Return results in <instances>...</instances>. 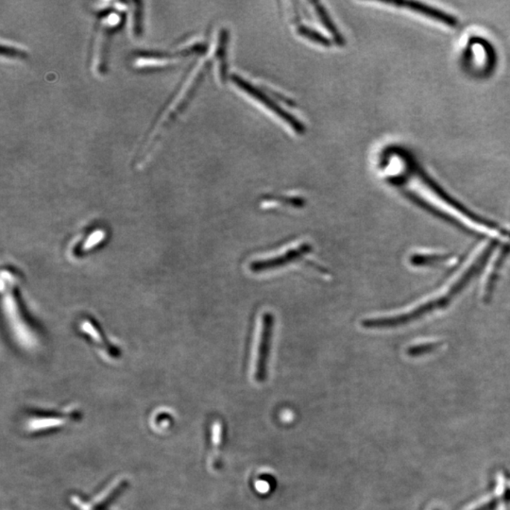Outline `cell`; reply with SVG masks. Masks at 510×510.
I'll return each instance as SVG.
<instances>
[{
  "label": "cell",
  "mask_w": 510,
  "mask_h": 510,
  "mask_svg": "<svg viewBox=\"0 0 510 510\" xmlns=\"http://www.w3.org/2000/svg\"><path fill=\"white\" fill-rule=\"evenodd\" d=\"M401 159L406 173V179L403 180L409 183L411 188H415L416 193L411 194V196L416 202L422 205L424 203L425 207L457 225L463 226V228L471 229L474 232H496L503 234L497 226L477 217L461 203L449 196L409 154L402 153Z\"/></svg>",
  "instance_id": "6da1fadb"
},
{
  "label": "cell",
  "mask_w": 510,
  "mask_h": 510,
  "mask_svg": "<svg viewBox=\"0 0 510 510\" xmlns=\"http://www.w3.org/2000/svg\"><path fill=\"white\" fill-rule=\"evenodd\" d=\"M274 325H275V317L270 312L264 313L261 320L260 337H259L255 374H253V378L257 383H264L267 380Z\"/></svg>",
  "instance_id": "7a4b0ae2"
},
{
  "label": "cell",
  "mask_w": 510,
  "mask_h": 510,
  "mask_svg": "<svg viewBox=\"0 0 510 510\" xmlns=\"http://www.w3.org/2000/svg\"><path fill=\"white\" fill-rule=\"evenodd\" d=\"M121 14L108 13L103 14L98 22L96 63H97V70L100 73H104L107 70L108 49H109L111 35L121 25Z\"/></svg>",
  "instance_id": "3957f363"
},
{
  "label": "cell",
  "mask_w": 510,
  "mask_h": 510,
  "mask_svg": "<svg viewBox=\"0 0 510 510\" xmlns=\"http://www.w3.org/2000/svg\"><path fill=\"white\" fill-rule=\"evenodd\" d=\"M233 81H234V83L237 84L239 88L243 90L247 94L252 96L256 101L265 105V107H267V109L272 111V112L275 113L276 116H278L279 118H281V119H282L285 123L290 125L296 133H302L305 132L304 125H302L298 119L294 118L293 116L290 115V113H287V111L280 107L279 104H277L272 98L267 97L263 92H261V90L255 88L252 84L247 83L246 81L238 77V76L233 77Z\"/></svg>",
  "instance_id": "277c9868"
},
{
  "label": "cell",
  "mask_w": 510,
  "mask_h": 510,
  "mask_svg": "<svg viewBox=\"0 0 510 510\" xmlns=\"http://www.w3.org/2000/svg\"><path fill=\"white\" fill-rule=\"evenodd\" d=\"M311 252L312 246L310 244H301L300 246L293 248V249L287 250V252L282 253L281 255L276 256V257L253 261L250 265V270L253 273H261L269 272V270L281 269V267L287 266V265L293 263V262L300 260V259L307 255Z\"/></svg>",
  "instance_id": "5b68a950"
},
{
  "label": "cell",
  "mask_w": 510,
  "mask_h": 510,
  "mask_svg": "<svg viewBox=\"0 0 510 510\" xmlns=\"http://www.w3.org/2000/svg\"><path fill=\"white\" fill-rule=\"evenodd\" d=\"M384 4L394 6V7L406 9V10L413 11L421 16L432 19L434 21L442 23L450 28H456L459 25V21L454 16L446 14L441 10L430 7V6L422 4L419 2L413 1H392L384 2Z\"/></svg>",
  "instance_id": "8992f818"
},
{
  "label": "cell",
  "mask_w": 510,
  "mask_h": 510,
  "mask_svg": "<svg viewBox=\"0 0 510 510\" xmlns=\"http://www.w3.org/2000/svg\"><path fill=\"white\" fill-rule=\"evenodd\" d=\"M142 3H136L135 11H133V31H135L136 36H141L143 29V9Z\"/></svg>",
  "instance_id": "52a82bcc"
},
{
  "label": "cell",
  "mask_w": 510,
  "mask_h": 510,
  "mask_svg": "<svg viewBox=\"0 0 510 510\" xmlns=\"http://www.w3.org/2000/svg\"><path fill=\"white\" fill-rule=\"evenodd\" d=\"M317 14H319L320 19L322 20V22L323 23V25H325V27L332 34L334 35L335 37H336V39L337 41L341 40V36L339 33H337V30L336 27H335L333 23L331 22L330 17L328 16L327 13L322 7H317Z\"/></svg>",
  "instance_id": "ba28073f"
},
{
  "label": "cell",
  "mask_w": 510,
  "mask_h": 510,
  "mask_svg": "<svg viewBox=\"0 0 510 510\" xmlns=\"http://www.w3.org/2000/svg\"><path fill=\"white\" fill-rule=\"evenodd\" d=\"M1 51L3 55H7V56L23 57L25 55L24 51L16 48H11V46H2Z\"/></svg>",
  "instance_id": "9c48e42d"
},
{
  "label": "cell",
  "mask_w": 510,
  "mask_h": 510,
  "mask_svg": "<svg viewBox=\"0 0 510 510\" xmlns=\"http://www.w3.org/2000/svg\"><path fill=\"white\" fill-rule=\"evenodd\" d=\"M434 510H439V509H434Z\"/></svg>",
  "instance_id": "30bf717a"
}]
</instances>
